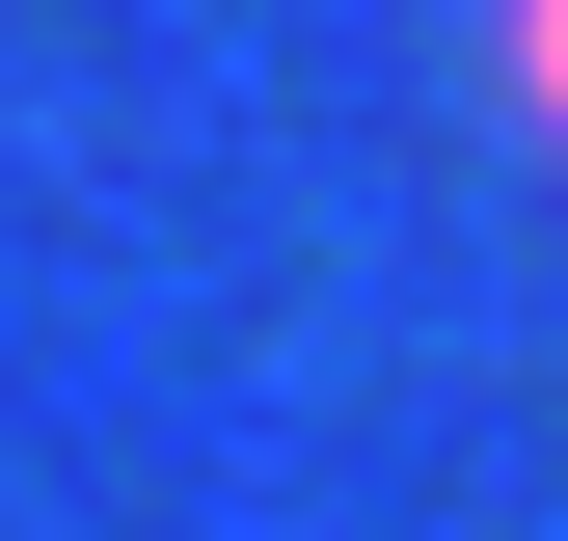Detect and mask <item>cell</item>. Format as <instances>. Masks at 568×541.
Segmentation results:
<instances>
[{
  "label": "cell",
  "mask_w": 568,
  "mask_h": 541,
  "mask_svg": "<svg viewBox=\"0 0 568 541\" xmlns=\"http://www.w3.org/2000/svg\"><path fill=\"white\" fill-rule=\"evenodd\" d=\"M487 109H515L541 163H568V0H487Z\"/></svg>",
  "instance_id": "cell-1"
}]
</instances>
